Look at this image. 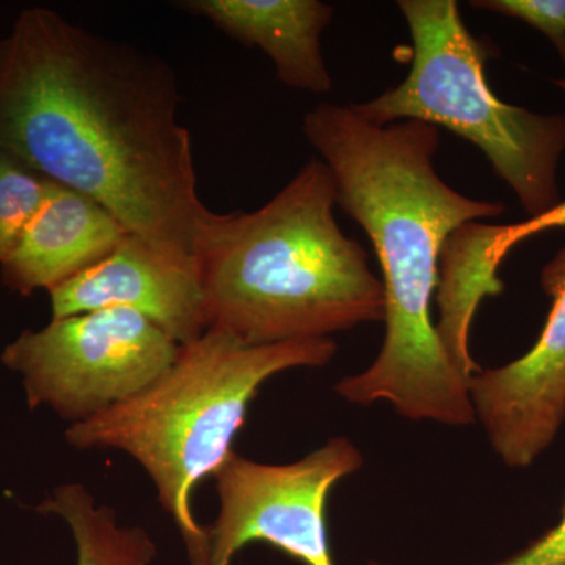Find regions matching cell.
Segmentation results:
<instances>
[{"label": "cell", "instance_id": "6da1fadb", "mask_svg": "<svg viewBox=\"0 0 565 565\" xmlns=\"http://www.w3.org/2000/svg\"><path fill=\"white\" fill-rule=\"evenodd\" d=\"M169 62L44 7L0 39V151L90 196L129 233L195 256L202 202Z\"/></svg>", "mask_w": 565, "mask_h": 565}, {"label": "cell", "instance_id": "8992f818", "mask_svg": "<svg viewBox=\"0 0 565 565\" xmlns=\"http://www.w3.org/2000/svg\"><path fill=\"white\" fill-rule=\"evenodd\" d=\"M178 352L180 344L143 316L104 308L24 330L0 360L21 375L29 407L46 405L76 424L143 392Z\"/></svg>", "mask_w": 565, "mask_h": 565}, {"label": "cell", "instance_id": "ba28073f", "mask_svg": "<svg viewBox=\"0 0 565 565\" xmlns=\"http://www.w3.org/2000/svg\"><path fill=\"white\" fill-rule=\"evenodd\" d=\"M541 286L552 308L533 348L468 382L476 422L509 468H530L565 423V247L545 264Z\"/></svg>", "mask_w": 565, "mask_h": 565}, {"label": "cell", "instance_id": "9a60e30c", "mask_svg": "<svg viewBox=\"0 0 565 565\" xmlns=\"http://www.w3.org/2000/svg\"><path fill=\"white\" fill-rule=\"evenodd\" d=\"M470 6L514 18L544 33L564 63V76L555 84L565 92V0H475Z\"/></svg>", "mask_w": 565, "mask_h": 565}, {"label": "cell", "instance_id": "9c48e42d", "mask_svg": "<svg viewBox=\"0 0 565 565\" xmlns=\"http://www.w3.org/2000/svg\"><path fill=\"white\" fill-rule=\"evenodd\" d=\"M52 319L104 308L136 311L180 345L207 330L199 259L126 234L102 263L50 291Z\"/></svg>", "mask_w": 565, "mask_h": 565}, {"label": "cell", "instance_id": "5bb4252c", "mask_svg": "<svg viewBox=\"0 0 565 565\" xmlns=\"http://www.w3.org/2000/svg\"><path fill=\"white\" fill-rule=\"evenodd\" d=\"M54 182L9 152L0 151V263L14 250L50 195Z\"/></svg>", "mask_w": 565, "mask_h": 565}, {"label": "cell", "instance_id": "7a4b0ae2", "mask_svg": "<svg viewBox=\"0 0 565 565\" xmlns=\"http://www.w3.org/2000/svg\"><path fill=\"white\" fill-rule=\"evenodd\" d=\"M302 131L332 172L337 204L370 237L385 289V340L373 364L334 385L355 405L392 404L412 422L476 423L467 377L445 351L430 311L446 239L459 226L503 214L446 184L434 167L440 131L407 120L381 126L353 104L322 103Z\"/></svg>", "mask_w": 565, "mask_h": 565}, {"label": "cell", "instance_id": "7c38bea8", "mask_svg": "<svg viewBox=\"0 0 565 565\" xmlns=\"http://www.w3.org/2000/svg\"><path fill=\"white\" fill-rule=\"evenodd\" d=\"M65 520L76 542V565H151L158 546L140 526H122L117 512L96 503L87 487L63 484L36 508Z\"/></svg>", "mask_w": 565, "mask_h": 565}, {"label": "cell", "instance_id": "52a82bcc", "mask_svg": "<svg viewBox=\"0 0 565 565\" xmlns=\"http://www.w3.org/2000/svg\"><path fill=\"white\" fill-rule=\"evenodd\" d=\"M364 459L349 438L333 437L291 463H262L233 451L212 476L217 519L204 526L207 565H232L253 542H264L303 565H334L327 504L333 487Z\"/></svg>", "mask_w": 565, "mask_h": 565}, {"label": "cell", "instance_id": "4fadbf2b", "mask_svg": "<svg viewBox=\"0 0 565 565\" xmlns=\"http://www.w3.org/2000/svg\"><path fill=\"white\" fill-rule=\"evenodd\" d=\"M565 226V200L553 210L512 225L468 222L445 243L441 259L449 275L473 291H494L503 285L498 269L512 248L535 234Z\"/></svg>", "mask_w": 565, "mask_h": 565}, {"label": "cell", "instance_id": "5b68a950", "mask_svg": "<svg viewBox=\"0 0 565 565\" xmlns=\"http://www.w3.org/2000/svg\"><path fill=\"white\" fill-rule=\"evenodd\" d=\"M412 36L407 77L377 98L353 104L375 125L416 120L445 128L484 152L530 218L561 203L557 167L565 115L501 102L486 79L489 46L475 39L456 0L397 2Z\"/></svg>", "mask_w": 565, "mask_h": 565}, {"label": "cell", "instance_id": "8fae6325", "mask_svg": "<svg viewBox=\"0 0 565 565\" xmlns=\"http://www.w3.org/2000/svg\"><path fill=\"white\" fill-rule=\"evenodd\" d=\"M178 9L204 18L274 63L278 81L294 90L323 95L332 76L321 51L333 7L319 0H184Z\"/></svg>", "mask_w": 565, "mask_h": 565}, {"label": "cell", "instance_id": "3957f363", "mask_svg": "<svg viewBox=\"0 0 565 565\" xmlns=\"http://www.w3.org/2000/svg\"><path fill=\"white\" fill-rule=\"evenodd\" d=\"M334 204L332 172L315 158L258 210L215 215L196 253L207 329L269 345L384 322V285Z\"/></svg>", "mask_w": 565, "mask_h": 565}, {"label": "cell", "instance_id": "2e32d148", "mask_svg": "<svg viewBox=\"0 0 565 565\" xmlns=\"http://www.w3.org/2000/svg\"><path fill=\"white\" fill-rule=\"evenodd\" d=\"M370 565H392L371 561ZM490 565H565V504L559 522L525 548Z\"/></svg>", "mask_w": 565, "mask_h": 565}, {"label": "cell", "instance_id": "277c9868", "mask_svg": "<svg viewBox=\"0 0 565 565\" xmlns=\"http://www.w3.org/2000/svg\"><path fill=\"white\" fill-rule=\"evenodd\" d=\"M337 351L332 338L248 345L207 329L180 345L172 366L143 392L70 424L65 438L79 451L110 449L136 460L180 531L189 564L207 565V535L193 516V490L232 455L248 407L270 377L326 366Z\"/></svg>", "mask_w": 565, "mask_h": 565}, {"label": "cell", "instance_id": "30bf717a", "mask_svg": "<svg viewBox=\"0 0 565 565\" xmlns=\"http://www.w3.org/2000/svg\"><path fill=\"white\" fill-rule=\"evenodd\" d=\"M128 233L103 204L54 182L20 243L0 263V277L21 296L50 292L102 263Z\"/></svg>", "mask_w": 565, "mask_h": 565}]
</instances>
